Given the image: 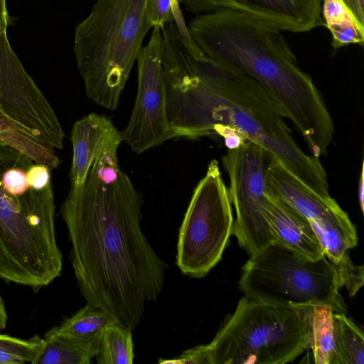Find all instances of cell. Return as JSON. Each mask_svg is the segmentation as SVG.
<instances>
[{
    "label": "cell",
    "mask_w": 364,
    "mask_h": 364,
    "mask_svg": "<svg viewBox=\"0 0 364 364\" xmlns=\"http://www.w3.org/2000/svg\"><path fill=\"white\" fill-rule=\"evenodd\" d=\"M143 203L111 149L94 161L82 186L70 187L60 208L82 295L132 331L146 303L159 297L168 267L141 230Z\"/></svg>",
    "instance_id": "cell-1"
},
{
    "label": "cell",
    "mask_w": 364,
    "mask_h": 364,
    "mask_svg": "<svg viewBox=\"0 0 364 364\" xmlns=\"http://www.w3.org/2000/svg\"><path fill=\"white\" fill-rule=\"evenodd\" d=\"M193 72L166 84V117L174 138L198 139L227 127L269 151L316 193L331 196L319 158L296 142L285 111L263 87L205 55L195 60Z\"/></svg>",
    "instance_id": "cell-2"
},
{
    "label": "cell",
    "mask_w": 364,
    "mask_h": 364,
    "mask_svg": "<svg viewBox=\"0 0 364 364\" xmlns=\"http://www.w3.org/2000/svg\"><path fill=\"white\" fill-rule=\"evenodd\" d=\"M187 29L208 58L226 70L248 75L265 89L284 109L312 156L326 154L334 133L331 117L281 30L230 10L198 14Z\"/></svg>",
    "instance_id": "cell-3"
},
{
    "label": "cell",
    "mask_w": 364,
    "mask_h": 364,
    "mask_svg": "<svg viewBox=\"0 0 364 364\" xmlns=\"http://www.w3.org/2000/svg\"><path fill=\"white\" fill-rule=\"evenodd\" d=\"M33 162L0 140V278L38 291L63 269L52 183L40 191L29 188L19 196L8 194L1 184L5 170L18 166L27 171Z\"/></svg>",
    "instance_id": "cell-4"
},
{
    "label": "cell",
    "mask_w": 364,
    "mask_h": 364,
    "mask_svg": "<svg viewBox=\"0 0 364 364\" xmlns=\"http://www.w3.org/2000/svg\"><path fill=\"white\" fill-rule=\"evenodd\" d=\"M147 0H98L75 28L74 53L87 95L114 110L151 28Z\"/></svg>",
    "instance_id": "cell-5"
},
{
    "label": "cell",
    "mask_w": 364,
    "mask_h": 364,
    "mask_svg": "<svg viewBox=\"0 0 364 364\" xmlns=\"http://www.w3.org/2000/svg\"><path fill=\"white\" fill-rule=\"evenodd\" d=\"M238 287L249 299L272 306L347 312L338 272L326 256L311 259L276 242L250 257Z\"/></svg>",
    "instance_id": "cell-6"
},
{
    "label": "cell",
    "mask_w": 364,
    "mask_h": 364,
    "mask_svg": "<svg viewBox=\"0 0 364 364\" xmlns=\"http://www.w3.org/2000/svg\"><path fill=\"white\" fill-rule=\"evenodd\" d=\"M210 345L214 364L292 362L307 349V307H279L244 296Z\"/></svg>",
    "instance_id": "cell-7"
},
{
    "label": "cell",
    "mask_w": 364,
    "mask_h": 364,
    "mask_svg": "<svg viewBox=\"0 0 364 364\" xmlns=\"http://www.w3.org/2000/svg\"><path fill=\"white\" fill-rule=\"evenodd\" d=\"M233 222L228 188L213 160L193 191L179 230L176 264L182 274L198 279L208 274L222 259Z\"/></svg>",
    "instance_id": "cell-8"
},
{
    "label": "cell",
    "mask_w": 364,
    "mask_h": 364,
    "mask_svg": "<svg viewBox=\"0 0 364 364\" xmlns=\"http://www.w3.org/2000/svg\"><path fill=\"white\" fill-rule=\"evenodd\" d=\"M272 157L250 141L228 149L222 157L230 178L229 199L236 215L232 235L250 257L274 242L264 210L267 175Z\"/></svg>",
    "instance_id": "cell-9"
},
{
    "label": "cell",
    "mask_w": 364,
    "mask_h": 364,
    "mask_svg": "<svg viewBox=\"0 0 364 364\" xmlns=\"http://www.w3.org/2000/svg\"><path fill=\"white\" fill-rule=\"evenodd\" d=\"M138 87L123 141L141 154L173 138L166 117V84L161 62V30L154 26L150 39L136 58Z\"/></svg>",
    "instance_id": "cell-10"
},
{
    "label": "cell",
    "mask_w": 364,
    "mask_h": 364,
    "mask_svg": "<svg viewBox=\"0 0 364 364\" xmlns=\"http://www.w3.org/2000/svg\"><path fill=\"white\" fill-rule=\"evenodd\" d=\"M0 109L53 149L65 134L50 105L13 51L6 31L0 36Z\"/></svg>",
    "instance_id": "cell-11"
},
{
    "label": "cell",
    "mask_w": 364,
    "mask_h": 364,
    "mask_svg": "<svg viewBox=\"0 0 364 364\" xmlns=\"http://www.w3.org/2000/svg\"><path fill=\"white\" fill-rule=\"evenodd\" d=\"M191 13L230 10L281 31L301 33L324 26L321 0H177Z\"/></svg>",
    "instance_id": "cell-12"
},
{
    "label": "cell",
    "mask_w": 364,
    "mask_h": 364,
    "mask_svg": "<svg viewBox=\"0 0 364 364\" xmlns=\"http://www.w3.org/2000/svg\"><path fill=\"white\" fill-rule=\"evenodd\" d=\"M122 141L121 132L104 115L92 112L77 120L71 131L70 187L82 186L94 161L106 151L118 149Z\"/></svg>",
    "instance_id": "cell-13"
},
{
    "label": "cell",
    "mask_w": 364,
    "mask_h": 364,
    "mask_svg": "<svg viewBox=\"0 0 364 364\" xmlns=\"http://www.w3.org/2000/svg\"><path fill=\"white\" fill-rule=\"evenodd\" d=\"M264 210L274 242L311 259L325 256L309 220L292 205L266 191Z\"/></svg>",
    "instance_id": "cell-14"
},
{
    "label": "cell",
    "mask_w": 364,
    "mask_h": 364,
    "mask_svg": "<svg viewBox=\"0 0 364 364\" xmlns=\"http://www.w3.org/2000/svg\"><path fill=\"white\" fill-rule=\"evenodd\" d=\"M266 191L284 200L309 222L330 220L346 213L333 198L316 193L274 156L267 171Z\"/></svg>",
    "instance_id": "cell-15"
},
{
    "label": "cell",
    "mask_w": 364,
    "mask_h": 364,
    "mask_svg": "<svg viewBox=\"0 0 364 364\" xmlns=\"http://www.w3.org/2000/svg\"><path fill=\"white\" fill-rule=\"evenodd\" d=\"M114 321L108 314L87 303L72 316L65 318L48 332L65 338L93 358L100 350L105 328Z\"/></svg>",
    "instance_id": "cell-16"
},
{
    "label": "cell",
    "mask_w": 364,
    "mask_h": 364,
    "mask_svg": "<svg viewBox=\"0 0 364 364\" xmlns=\"http://www.w3.org/2000/svg\"><path fill=\"white\" fill-rule=\"evenodd\" d=\"M0 140L15 148L34 163L46 165L50 171L60 164L53 148L10 119L1 109Z\"/></svg>",
    "instance_id": "cell-17"
},
{
    "label": "cell",
    "mask_w": 364,
    "mask_h": 364,
    "mask_svg": "<svg viewBox=\"0 0 364 364\" xmlns=\"http://www.w3.org/2000/svg\"><path fill=\"white\" fill-rule=\"evenodd\" d=\"M333 314L322 306L307 307V349L316 364H331L333 354Z\"/></svg>",
    "instance_id": "cell-18"
},
{
    "label": "cell",
    "mask_w": 364,
    "mask_h": 364,
    "mask_svg": "<svg viewBox=\"0 0 364 364\" xmlns=\"http://www.w3.org/2000/svg\"><path fill=\"white\" fill-rule=\"evenodd\" d=\"M363 331L344 313L333 314V354L331 364H363Z\"/></svg>",
    "instance_id": "cell-19"
},
{
    "label": "cell",
    "mask_w": 364,
    "mask_h": 364,
    "mask_svg": "<svg viewBox=\"0 0 364 364\" xmlns=\"http://www.w3.org/2000/svg\"><path fill=\"white\" fill-rule=\"evenodd\" d=\"M98 364H132L134 342L132 331L114 321L105 328L95 356Z\"/></svg>",
    "instance_id": "cell-20"
},
{
    "label": "cell",
    "mask_w": 364,
    "mask_h": 364,
    "mask_svg": "<svg viewBox=\"0 0 364 364\" xmlns=\"http://www.w3.org/2000/svg\"><path fill=\"white\" fill-rule=\"evenodd\" d=\"M323 14L325 25L332 34L334 48L363 42L364 28L355 22L338 0H323Z\"/></svg>",
    "instance_id": "cell-21"
},
{
    "label": "cell",
    "mask_w": 364,
    "mask_h": 364,
    "mask_svg": "<svg viewBox=\"0 0 364 364\" xmlns=\"http://www.w3.org/2000/svg\"><path fill=\"white\" fill-rule=\"evenodd\" d=\"M92 358L65 338L48 331L33 364H89Z\"/></svg>",
    "instance_id": "cell-22"
},
{
    "label": "cell",
    "mask_w": 364,
    "mask_h": 364,
    "mask_svg": "<svg viewBox=\"0 0 364 364\" xmlns=\"http://www.w3.org/2000/svg\"><path fill=\"white\" fill-rule=\"evenodd\" d=\"M42 338L34 336L23 340L9 335L0 334V350L14 352L23 357L27 363H32L41 346Z\"/></svg>",
    "instance_id": "cell-23"
},
{
    "label": "cell",
    "mask_w": 364,
    "mask_h": 364,
    "mask_svg": "<svg viewBox=\"0 0 364 364\" xmlns=\"http://www.w3.org/2000/svg\"><path fill=\"white\" fill-rule=\"evenodd\" d=\"M3 189L9 195L19 196L28 189L26 171L18 166H11L5 170L1 176Z\"/></svg>",
    "instance_id": "cell-24"
},
{
    "label": "cell",
    "mask_w": 364,
    "mask_h": 364,
    "mask_svg": "<svg viewBox=\"0 0 364 364\" xmlns=\"http://www.w3.org/2000/svg\"><path fill=\"white\" fill-rule=\"evenodd\" d=\"M172 0H147L146 5V19L151 28H161L167 22L173 21L171 9Z\"/></svg>",
    "instance_id": "cell-25"
},
{
    "label": "cell",
    "mask_w": 364,
    "mask_h": 364,
    "mask_svg": "<svg viewBox=\"0 0 364 364\" xmlns=\"http://www.w3.org/2000/svg\"><path fill=\"white\" fill-rule=\"evenodd\" d=\"M159 362L176 364H214L213 350L210 343L195 346L184 351L178 358Z\"/></svg>",
    "instance_id": "cell-26"
},
{
    "label": "cell",
    "mask_w": 364,
    "mask_h": 364,
    "mask_svg": "<svg viewBox=\"0 0 364 364\" xmlns=\"http://www.w3.org/2000/svg\"><path fill=\"white\" fill-rule=\"evenodd\" d=\"M50 170L42 164H33L26 171L29 188L40 191L47 186L50 181Z\"/></svg>",
    "instance_id": "cell-27"
},
{
    "label": "cell",
    "mask_w": 364,
    "mask_h": 364,
    "mask_svg": "<svg viewBox=\"0 0 364 364\" xmlns=\"http://www.w3.org/2000/svg\"><path fill=\"white\" fill-rule=\"evenodd\" d=\"M355 22L364 28V0H338Z\"/></svg>",
    "instance_id": "cell-28"
},
{
    "label": "cell",
    "mask_w": 364,
    "mask_h": 364,
    "mask_svg": "<svg viewBox=\"0 0 364 364\" xmlns=\"http://www.w3.org/2000/svg\"><path fill=\"white\" fill-rule=\"evenodd\" d=\"M27 363L21 355L7 350H0V364H22Z\"/></svg>",
    "instance_id": "cell-29"
},
{
    "label": "cell",
    "mask_w": 364,
    "mask_h": 364,
    "mask_svg": "<svg viewBox=\"0 0 364 364\" xmlns=\"http://www.w3.org/2000/svg\"><path fill=\"white\" fill-rule=\"evenodd\" d=\"M225 144L228 149H235L243 144L246 140L237 132L232 130L223 136Z\"/></svg>",
    "instance_id": "cell-30"
},
{
    "label": "cell",
    "mask_w": 364,
    "mask_h": 364,
    "mask_svg": "<svg viewBox=\"0 0 364 364\" xmlns=\"http://www.w3.org/2000/svg\"><path fill=\"white\" fill-rule=\"evenodd\" d=\"M9 24V16L7 11L6 0H0V36L4 31H7Z\"/></svg>",
    "instance_id": "cell-31"
},
{
    "label": "cell",
    "mask_w": 364,
    "mask_h": 364,
    "mask_svg": "<svg viewBox=\"0 0 364 364\" xmlns=\"http://www.w3.org/2000/svg\"><path fill=\"white\" fill-rule=\"evenodd\" d=\"M358 199L361 212L364 211V161H363L358 186Z\"/></svg>",
    "instance_id": "cell-32"
},
{
    "label": "cell",
    "mask_w": 364,
    "mask_h": 364,
    "mask_svg": "<svg viewBox=\"0 0 364 364\" xmlns=\"http://www.w3.org/2000/svg\"><path fill=\"white\" fill-rule=\"evenodd\" d=\"M7 322V315L5 305L2 298L0 296V331L5 328Z\"/></svg>",
    "instance_id": "cell-33"
}]
</instances>
